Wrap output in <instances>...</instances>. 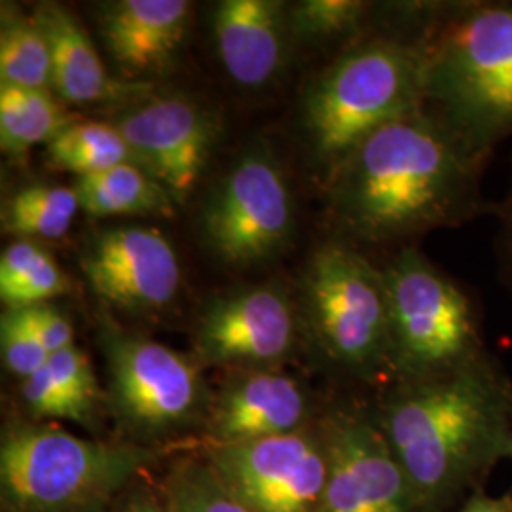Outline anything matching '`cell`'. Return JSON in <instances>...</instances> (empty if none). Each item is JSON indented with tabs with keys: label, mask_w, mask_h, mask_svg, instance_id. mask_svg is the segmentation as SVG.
<instances>
[{
	"label": "cell",
	"mask_w": 512,
	"mask_h": 512,
	"mask_svg": "<svg viewBox=\"0 0 512 512\" xmlns=\"http://www.w3.org/2000/svg\"><path fill=\"white\" fill-rule=\"evenodd\" d=\"M80 209L76 190L61 184H33L16 192L4 207L2 228L21 239H61Z\"/></svg>",
	"instance_id": "obj_22"
},
{
	"label": "cell",
	"mask_w": 512,
	"mask_h": 512,
	"mask_svg": "<svg viewBox=\"0 0 512 512\" xmlns=\"http://www.w3.org/2000/svg\"><path fill=\"white\" fill-rule=\"evenodd\" d=\"M220 61L238 84L264 86L285 54L283 4L275 0H224L215 8Z\"/></svg>",
	"instance_id": "obj_17"
},
{
	"label": "cell",
	"mask_w": 512,
	"mask_h": 512,
	"mask_svg": "<svg viewBox=\"0 0 512 512\" xmlns=\"http://www.w3.org/2000/svg\"><path fill=\"white\" fill-rule=\"evenodd\" d=\"M112 395L133 425L162 431L186 420L200 399L196 368L162 344L109 330L103 338Z\"/></svg>",
	"instance_id": "obj_11"
},
{
	"label": "cell",
	"mask_w": 512,
	"mask_h": 512,
	"mask_svg": "<svg viewBox=\"0 0 512 512\" xmlns=\"http://www.w3.org/2000/svg\"><path fill=\"white\" fill-rule=\"evenodd\" d=\"M427 103L476 147L512 137V0H458L433 40Z\"/></svg>",
	"instance_id": "obj_4"
},
{
	"label": "cell",
	"mask_w": 512,
	"mask_h": 512,
	"mask_svg": "<svg viewBox=\"0 0 512 512\" xmlns=\"http://www.w3.org/2000/svg\"><path fill=\"white\" fill-rule=\"evenodd\" d=\"M23 311L31 329L37 334L40 344L48 349L50 355L74 346L71 323L50 304L29 306V308H23Z\"/></svg>",
	"instance_id": "obj_31"
},
{
	"label": "cell",
	"mask_w": 512,
	"mask_h": 512,
	"mask_svg": "<svg viewBox=\"0 0 512 512\" xmlns=\"http://www.w3.org/2000/svg\"><path fill=\"white\" fill-rule=\"evenodd\" d=\"M148 454L74 437L57 427H19L0 448L2 495L18 512H88L128 484Z\"/></svg>",
	"instance_id": "obj_7"
},
{
	"label": "cell",
	"mask_w": 512,
	"mask_h": 512,
	"mask_svg": "<svg viewBox=\"0 0 512 512\" xmlns=\"http://www.w3.org/2000/svg\"><path fill=\"white\" fill-rule=\"evenodd\" d=\"M21 393L27 408L38 418H65V420L86 423V416L80 408L69 399V395L61 389L50 374L48 366L38 370L35 376L23 380Z\"/></svg>",
	"instance_id": "obj_29"
},
{
	"label": "cell",
	"mask_w": 512,
	"mask_h": 512,
	"mask_svg": "<svg viewBox=\"0 0 512 512\" xmlns=\"http://www.w3.org/2000/svg\"><path fill=\"white\" fill-rule=\"evenodd\" d=\"M492 156L431 103L385 124L327 177L336 238L403 249L427 232L492 215L484 196Z\"/></svg>",
	"instance_id": "obj_1"
},
{
	"label": "cell",
	"mask_w": 512,
	"mask_h": 512,
	"mask_svg": "<svg viewBox=\"0 0 512 512\" xmlns=\"http://www.w3.org/2000/svg\"><path fill=\"white\" fill-rule=\"evenodd\" d=\"M46 366L55 382L61 385L69 399L80 408L86 420H90L97 397V382L90 359L80 349L71 346L54 353Z\"/></svg>",
	"instance_id": "obj_28"
},
{
	"label": "cell",
	"mask_w": 512,
	"mask_h": 512,
	"mask_svg": "<svg viewBox=\"0 0 512 512\" xmlns=\"http://www.w3.org/2000/svg\"><path fill=\"white\" fill-rule=\"evenodd\" d=\"M118 512H167L154 501V499H150L147 495H137V497H133V499H129L126 501L124 505H122V509Z\"/></svg>",
	"instance_id": "obj_33"
},
{
	"label": "cell",
	"mask_w": 512,
	"mask_h": 512,
	"mask_svg": "<svg viewBox=\"0 0 512 512\" xmlns=\"http://www.w3.org/2000/svg\"><path fill=\"white\" fill-rule=\"evenodd\" d=\"M80 268L101 300L128 311L160 310L181 287V266L162 232L116 226L93 236Z\"/></svg>",
	"instance_id": "obj_12"
},
{
	"label": "cell",
	"mask_w": 512,
	"mask_h": 512,
	"mask_svg": "<svg viewBox=\"0 0 512 512\" xmlns=\"http://www.w3.org/2000/svg\"><path fill=\"white\" fill-rule=\"evenodd\" d=\"M0 346L4 363L21 380L35 376L52 357L31 329L23 308H8L2 313Z\"/></svg>",
	"instance_id": "obj_27"
},
{
	"label": "cell",
	"mask_w": 512,
	"mask_h": 512,
	"mask_svg": "<svg viewBox=\"0 0 512 512\" xmlns=\"http://www.w3.org/2000/svg\"><path fill=\"white\" fill-rule=\"evenodd\" d=\"M116 128L128 141L135 162L184 202L200 179L213 143L203 110L183 97H158L128 112Z\"/></svg>",
	"instance_id": "obj_13"
},
{
	"label": "cell",
	"mask_w": 512,
	"mask_h": 512,
	"mask_svg": "<svg viewBox=\"0 0 512 512\" xmlns=\"http://www.w3.org/2000/svg\"><path fill=\"white\" fill-rule=\"evenodd\" d=\"M452 4L393 8L384 27L342 50L313 80L304 126L327 177L376 129L427 103L429 52Z\"/></svg>",
	"instance_id": "obj_3"
},
{
	"label": "cell",
	"mask_w": 512,
	"mask_h": 512,
	"mask_svg": "<svg viewBox=\"0 0 512 512\" xmlns=\"http://www.w3.org/2000/svg\"><path fill=\"white\" fill-rule=\"evenodd\" d=\"M211 469L251 512H317L329 463L323 433L300 429L217 446Z\"/></svg>",
	"instance_id": "obj_8"
},
{
	"label": "cell",
	"mask_w": 512,
	"mask_h": 512,
	"mask_svg": "<svg viewBox=\"0 0 512 512\" xmlns=\"http://www.w3.org/2000/svg\"><path fill=\"white\" fill-rule=\"evenodd\" d=\"M74 120L52 90H29L0 84V145L21 156L37 145H50Z\"/></svg>",
	"instance_id": "obj_20"
},
{
	"label": "cell",
	"mask_w": 512,
	"mask_h": 512,
	"mask_svg": "<svg viewBox=\"0 0 512 512\" xmlns=\"http://www.w3.org/2000/svg\"><path fill=\"white\" fill-rule=\"evenodd\" d=\"M321 433L329 471L317 512H421L374 414L338 410Z\"/></svg>",
	"instance_id": "obj_9"
},
{
	"label": "cell",
	"mask_w": 512,
	"mask_h": 512,
	"mask_svg": "<svg viewBox=\"0 0 512 512\" xmlns=\"http://www.w3.org/2000/svg\"><path fill=\"white\" fill-rule=\"evenodd\" d=\"M0 84L52 90V54L37 19L4 18L0 35Z\"/></svg>",
	"instance_id": "obj_24"
},
{
	"label": "cell",
	"mask_w": 512,
	"mask_h": 512,
	"mask_svg": "<svg viewBox=\"0 0 512 512\" xmlns=\"http://www.w3.org/2000/svg\"><path fill=\"white\" fill-rule=\"evenodd\" d=\"M188 16L184 0H118L103 8L101 35L126 76L164 74L183 44Z\"/></svg>",
	"instance_id": "obj_15"
},
{
	"label": "cell",
	"mask_w": 512,
	"mask_h": 512,
	"mask_svg": "<svg viewBox=\"0 0 512 512\" xmlns=\"http://www.w3.org/2000/svg\"><path fill=\"white\" fill-rule=\"evenodd\" d=\"M69 291V279L55 262L31 239L8 245L0 256V298L8 308L48 304Z\"/></svg>",
	"instance_id": "obj_21"
},
{
	"label": "cell",
	"mask_w": 512,
	"mask_h": 512,
	"mask_svg": "<svg viewBox=\"0 0 512 512\" xmlns=\"http://www.w3.org/2000/svg\"><path fill=\"white\" fill-rule=\"evenodd\" d=\"M291 304L281 291L255 287L215 300L203 311L196 344L217 365L264 366L293 346Z\"/></svg>",
	"instance_id": "obj_14"
},
{
	"label": "cell",
	"mask_w": 512,
	"mask_h": 512,
	"mask_svg": "<svg viewBox=\"0 0 512 512\" xmlns=\"http://www.w3.org/2000/svg\"><path fill=\"white\" fill-rule=\"evenodd\" d=\"M421 512L444 511L507 459L512 382L495 355L414 384H393L374 414Z\"/></svg>",
	"instance_id": "obj_2"
},
{
	"label": "cell",
	"mask_w": 512,
	"mask_h": 512,
	"mask_svg": "<svg viewBox=\"0 0 512 512\" xmlns=\"http://www.w3.org/2000/svg\"><path fill=\"white\" fill-rule=\"evenodd\" d=\"M380 8L363 0H306L293 12L294 33L317 44H340L342 50L378 27Z\"/></svg>",
	"instance_id": "obj_25"
},
{
	"label": "cell",
	"mask_w": 512,
	"mask_h": 512,
	"mask_svg": "<svg viewBox=\"0 0 512 512\" xmlns=\"http://www.w3.org/2000/svg\"><path fill=\"white\" fill-rule=\"evenodd\" d=\"M384 275L393 384L448 376L492 355L475 294L416 245L391 256Z\"/></svg>",
	"instance_id": "obj_5"
},
{
	"label": "cell",
	"mask_w": 512,
	"mask_h": 512,
	"mask_svg": "<svg viewBox=\"0 0 512 512\" xmlns=\"http://www.w3.org/2000/svg\"><path fill=\"white\" fill-rule=\"evenodd\" d=\"M461 512H512V499L476 492L473 497L467 499Z\"/></svg>",
	"instance_id": "obj_32"
},
{
	"label": "cell",
	"mask_w": 512,
	"mask_h": 512,
	"mask_svg": "<svg viewBox=\"0 0 512 512\" xmlns=\"http://www.w3.org/2000/svg\"><path fill=\"white\" fill-rule=\"evenodd\" d=\"M50 164L86 177L110 167L137 164L120 129L103 122H73L46 147Z\"/></svg>",
	"instance_id": "obj_23"
},
{
	"label": "cell",
	"mask_w": 512,
	"mask_h": 512,
	"mask_svg": "<svg viewBox=\"0 0 512 512\" xmlns=\"http://www.w3.org/2000/svg\"><path fill=\"white\" fill-rule=\"evenodd\" d=\"M209 247L232 264H249L275 253L289 238L293 202L277 165L251 154L220 184L203 213Z\"/></svg>",
	"instance_id": "obj_10"
},
{
	"label": "cell",
	"mask_w": 512,
	"mask_h": 512,
	"mask_svg": "<svg viewBox=\"0 0 512 512\" xmlns=\"http://www.w3.org/2000/svg\"><path fill=\"white\" fill-rule=\"evenodd\" d=\"M52 54V90L69 105H95L116 99L124 86L110 78L82 25L61 6L44 4L35 12Z\"/></svg>",
	"instance_id": "obj_18"
},
{
	"label": "cell",
	"mask_w": 512,
	"mask_h": 512,
	"mask_svg": "<svg viewBox=\"0 0 512 512\" xmlns=\"http://www.w3.org/2000/svg\"><path fill=\"white\" fill-rule=\"evenodd\" d=\"M74 190L80 209L93 217H171L175 213V200L171 194L137 164L116 165L107 171L78 177Z\"/></svg>",
	"instance_id": "obj_19"
},
{
	"label": "cell",
	"mask_w": 512,
	"mask_h": 512,
	"mask_svg": "<svg viewBox=\"0 0 512 512\" xmlns=\"http://www.w3.org/2000/svg\"><path fill=\"white\" fill-rule=\"evenodd\" d=\"M304 311L332 365L363 382L391 380L384 266L363 249L342 238L315 249L304 275Z\"/></svg>",
	"instance_id": "obj_6"
},
{
	"label": "cell",
	"mask_w": 512,
	"mask_h": 512,
	"mask_svg": "<svg viewBox=\"0 0 512 512\" xmlns=\"http://www.w3.org/2000/svg\"><path fill=\"white\" fill-rule=\"evenodd\" d=\"M308 401L293 378L251 374L230 385L213 412L211 431L217 446L268 439L300 431Z\"/></svg>",
	"instance_id": "obj_16"
},
{
	"label": "cell",
	"mask_w": 512,
	"mask_h": 512,
	"mask_svg": "<svg viewBox=\"0 0 512 512\" xmlns=\"http://www.w3.org/2000/svg\"><path fill=\"white\" fill-rule=\"evenodd\" d=\"M492 215L495 219L494 256L497 275L512 302V164L509 184L503 196L492 205Z\"/></svg>",
	"instance_id": "obj_30"
},
{
	"label": "cell",
	"mask_w": 512,
	"mask_h": 512,
	"mask_svg": "<svg viewBox=\"0 0 512 512\" xmlns=\"http://www.w3.org/2000/svg\"><path fill=\"white\" fill-rule=\"evenodd\" d=\"M507 459H512V433H511V442H509V454H507Z\"/></svg>",
	"instance_id": "obj_34"
},
{
	"label": "cell",
	"mask_w": 512,
	"mask_h": 512,
	"mask_svg": "<svg viewBox=\"0 0 512 512\" xmlns=\"http://www.w3.org/2000/svg\"><path fill=\"white\" fill-rule=\"evenodd\" d=\"M167 512H251L220 482L211 465H184L167 482Z\"/></svg>",
	"instance_id": "obj_26"
}]
</instances>
